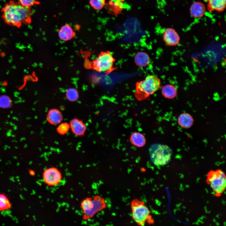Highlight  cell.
I'll return each mask as SVG.
<instances>
[{"label": "cell", "instance_id": "6da1fadb", "mask_svg": "<svg viewBox=\"0 0 226 226\" xmlns=\"http://www.w3.org/2000/svg\"><path fill=\"white\" fill-rule=\"evenodd\" d=\"M1 11L3 21L9 25L20 28L23 24H28L31 22L33 13L31 8L24 6L18 2L10 1Z\"/></svg>", "mask_w": 226, "mask_h": 226}, {"label": "cell", "instance_id": "7a4b0ae2", "mask_svg": "<svg viewBox=\"0 0 226 226\" xmlns=\"http://www.w3.org/2000/svg\"><path fill=\"white\" fill-rule=\"evenodd\" d=\"M80 206L82 211V219L86 221L105 209L107 204L104 198L96 195L84 198L81 201Z\"/></svg>", "mask_w": 226, "mask_h": 226}, {"label": "cell", "instance_id": "3957f363", "mask_svg": "<svg viewBox=\"0 0 226 226\" xmlns=\"http://www.w3.org/2000/svg\"><path fill=\"white\" fill-rule=\"evenodd\" d=\"M160 79L154 75H148L145 79L136 83L135 95L139 100L146 99L160 88Z\"/></svg>", "mask_w": 226, "mask_h": 226}, {"label": "cell", "instance_id": "277c9868", "mask_svg": "<svg viewBox=\"0 0 226 226\" xmlns=\"http://www.w3.org/2000/svg\"><path fill=\"white\" fill-rule=\"evenodd\" d=\"M130 206L132 219L137 224L144 226L146 223H154L151 212L144 202L135 198L132 201Z\"/></svg>", "mask_w": 226, "mask_h": 226}, {"label": "cell", "instance_id": "5b68a950", "mask_svg": "<svg viewBox=\"0 0 226 226\" xmlns=\"http://www.w3.org/2000/svg\"><path fill=\"white\" fill-rule=\"evenodd\" d=\"M115 61L109 51H102L92 61H86L85 67L100 73H110L116 69L113 67Z\"/></svg>", "mask_w": 226, "mask_h": 226}, {"label": "cell", "instance_id": "8992f818", "mask_svg": "<svg viewBox=\"0 0 226 226\" xmlns=\"http://www.w3.org/2000/svg\"><path fill=\"white\" fill-rule=\"evenodd\" d=\"M149 153L152 162L157 166H164L170 161L172 151L168 146L160 144H154L149 149Z\"/></svg>", "mask_w": 226, "mask_h": 226}, {"label": "cell", "instance_id": "52a82bcc", "mask_svg": "<svg viewBox=\"0 0 226 226\" xmlns=\"http://www.w3.org/2000/svg\"><path fill=\"white\" fill-rule=\"evenodd\" d=\"M206 181L217 196H220L225 190L226 175L220 169L209 171L207 174Z\"/></svg>", "mask_w": 226, "mask_h": 226}, {"label": "cell", "instance_id": "ba28073f", "mask_svg": "<svg viewBox=\"0 0 226 226\" xmlns=\"http://www.w3.org/2000/svg\"><path fill=\"white\" fill-rule=\"evenodd\" d=\"M42 177L45 184L50 187L58 185L63 179L61 171L58 168L54 166L45 169L43 172Z\"/></svg>", "mask_w": 226, "mask_h": 226}, {"label": "cell", "instance_id": "9c48e42d", "mask_svg": "<svg viewBox=\"0 0 226 226\" xmlns=\"http://www.w3.org/2000/svg\"><path fill=\"white\" fill-rule=\"evenodd\" d=\"M163 38L166 45L170 46L177 45L180 41V37L178 33L172 28H167L165 30Z\"/></svg>", "mask_w": 226, "mask_h": 226}, {"label": "cell", "instance_id": "30bf717a", "mask_svg": "<svg viewBox=\"0 0 226 226\" xmlns=\"http://www.w3.org/2000/svg\"><path fill=\"white\" fill-rule=\"evenodd\" d=\"M58 35L61 40L67 41L74 38L75 33L71 26L67 24L60 28L58 31Z\"/></svg>", "mask_w": 226, "mask_h": 226}, {"label": "cell", "instance_id": "8fae6325", "mask_svg": "<svg viewBox=\"0 0 226 226\" xmlns=\"http://www.w3.org/2000/svg\"><path fill=\"white\" fill-rule=\"evenodd\" d=\"M70 127L73 132L77 136L83 135L85 132V125L82 121L77 119L71 121Z\"/></svg>", "mask_w": 226, "mask_h": 226}, {"label": "cell", "instance_id": "7c38bea8", "mask_svg": "<svg viewBox=\"0 0 226 226\" xmlns=\"http://www.w3.org/2000/svg\"><path fill=\"white\" fill-rule=\"evenodd\" d=\"M205 11L204 5L201 2H199L193 3L190 9L191 15L195 18L202 17L204 15Z\"/></svg>", "mask_w": 226, "mask_h": 226}, {"label": "cell", "instance_id": "4fadbf2b", "mask_svg": "<svg viewBox=\"0 0 226 226\" xmlns=\"http://www.w3.org/2000/svg\"><path fill=\"white\" fill-rule=\"evenodd\" d=\"M47 118L50 123L53 125H56L60 123L62 121L63 117L59 110L54 109L48 111Z\"/></svg>", "mask_w": 226, "mask_h": 226}, {"label": "cell", "instance_id": "5bb4252c", "mask_svg": "<svg viewBox=\"0 0 226 226\" xmlns=\"http://www.w3.org/2000/svg\"><path fill=\"white\" fill-rule=\"evenodd\" d=\"M134 61L137 66L141 67H144L149 65L150 58L146 53L139 52L135 55Z\"/></svg>", "mask_w": 226, "mask_h": 226}, {"label": "cell", "instance_id": "9a60e30c", "mask_svg": "<svg viewBox=\"0 0 226 226\" xmlns=\"http://www.w3.org/2000/svg\"><path fill=\"white\" fill-rule=\"evenodd\" d=\"M207 8L210 11L222 12L226 6V0H208Z\"/></svg>", "mask_w": 226, "mask_h": 226}, {"label": "cell", "instance_id": "2e32d148", "mask_svg": "<svg viewBox=\"0 0 226 226\" xmlns=\"http://www.w3.org/2000/svg\"><path fill=\"white\" fill-rule=\"evenodd\" d=\"M179 124L184 128L190 127L193 123V119L191 116L187 113H183L178 118Z\"/></svg>", "mask_w": 226, "mask_h": 226}, {"label": "cell", "instance_id": "e0dca14e", "mask_svg": "<svg viewBox=\"0 0 226 226\" xmlns=\"http://www.w3.org/2000/svg\"><path fill=\"white\" fill-rule=\"evenodd\" d=\"M162 93L165 98L172 99L176 96L177 90L174 85L170 84H167L162 88Z\"/></svg>", "mask_w": 226, "mask_h": 226}, {"label": "cell", "instance_id": "ac0fdd59", "mask_svg": "<svg viewBox=\"0 0 226 226\" xmlns=\"http://www.w3.org/2000/svg\"><path fill=\"white\" fill-rule=\"evenodd\" d=\"M131 141L133 145L138 147L143 146L145 143V138L143 135L138 132H135L132 135Z\"/></svg>", "mask_w": 226, "mask_h": 226}, {"label": "cell", "instance_id": "d6986e66", "mask_svg": "<svg viewBox=\"0 0 226 226\" xmlns=\"http://www.w3.org/2000/svg\"><path fill=\"white\" fill-rule=\"evenodd\" d=\"M12 205L7 196L4 194L0 193V211L10 209Z\"/></svg>", "mask_w": 226, "mask_h": 226}, {"label": "cell", "instance_id": "ffe728a7", "mask_svg": "<svg viewBox=\"0 0 226 226\" xmlns=\"http://www.w3.org/2000/svg\"><path fill=\"white\" fill-rule=\"evenodd\" d=\"M66 97L67 99L71 101L77 100L79 98V93L78 90L74 88H69L66 92Z\"/></svg>", "mask_w": 226, "mask_h": 226}, {"label": "cell", "instance_id": "44dd1931", "mask_svg": "<svg viewBox=\"0 0 226 226\" xmlns=\"http://www.w3.org/2000/svg\"><path fill=\"white\" fill-rule=\"evenodd\" d=\"M12 102L8 96L2 95L0 96V107L7 108H10Z\"/></svg>", "mask_w": 226, "mask_h": 226}, {"label": "cell", "instance_id": "7402d4cb", "mask_svg": "<svg viewBox=\"0 0 226 226\" xmlns=\"http://www.w3.org/2000/svg\"><path fill=\"white\" fill-rule=\"evenodd\" d=\"M105 0H90L91 6L96 10L101 9L104 6Z\"/></svg>", "mask_w": 226, "mask_h": 226}, {"label": "cell", "instance_id": "603a6c76", "mask_svg": "<svg viewBox=\"0 0 226 226\" xmlns=\"http://www.w3.org/2000/svg\"><path fill=\"white\" fill-rule=\"evenodd\" d=\"M70 126L67 123H63L60 124L57 128L58 132L61 134H64L68 131Z\"/></svg>", "mask_w": 226, "mask_h": 226}, {"label": "cell", "instance_id": "cb8c5ba5", "mask_svg": "<svg viewBox=\"0 0 226 226\" xmlns=\"http://www.w3.org/2000/svg\"><path fill=\"white\" fill-rule=\"evenodd\" d=\"M18 2L22 6L30 8L36 3V0H18Z\"/></svg>", "mask_w": 226, "mask_h": 226}, {"label": "cell", "instance_id": "d4e9b609", "mask_svg": "<svg viewBox=\"0 0 226 226\" xmlns=\"http://www.w3.org/2000/svg\"><path fill=\"white\" fill-rule=\"evenodd\" d=\"M29 172L30 175L34 176L35 175V172L34 171L32 170H30Z\"/></svg>", "mask_w": 226, "mask_h": 226}]
</instances>
